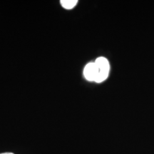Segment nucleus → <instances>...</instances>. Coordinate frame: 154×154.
Instances as JSON below:
<instances>
[{"label": "nucleus", "instance_id": "obj_2", "mask_svg": "<svg viewBox=\"0 0 154 154\" xmlns=\"http://www.w3.org/2000/svg\"><path fill=\"white\" fill-rule=\"evenodd\" d=\"M84 75L86 80L96 82L99 76V69L95 62L88 63L84 69Z\"/></svg>", "mask_w": 154, "mask_h": 154}, {"label": "nucleus", "instance_id": "obj_4", "mask_svg": "<svg viewBox=\"0 0 154 154\" xmlns=\"http://www.w3.org/2000/svg\"><path fill=\"white\" fill-rule=\"evenodd\" d=\"M0 154H14L13 153H0Z\"/></svg>", "mask_w": 154, "mask_h": 154}, {"label": "nucleus", "instance_id": "obj_3", "mask_svg": "<svg viewBox=\"0 0 154 154\" xmlns=\"http://www.w3.org/2000/svg\"><path fill=\"white\" fill-rule=\"evenodd\" d=\"M60 3L64 9H73L77 5L78 1L77 0H61Z\"/></svg>", "mask_w": 154, "mask_h": 154}, {"label": "nucleus", "instance_id": "obj_1", "mask_svg": "<svg viewBox=\"0 0 154 154\" xmlns=\"http://www.w3.org/2000/svg\"><path fill=\"white\" fill-rule=\"evenodd\" d=\"M95 63L99 69V76H98L96 82L101 83L106 79L109 76L110 66H109V61L104 57L98 58Z\"/></svg>", "mask_w": 154, "mask_h": 154}]
</instances>
